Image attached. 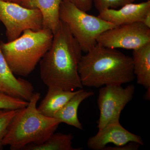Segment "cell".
<instances>
[{"label":"cell","instance_id":"cell-15","mask_svg":"<svg viewBox=\"0 0 150 150\" xmlns=\"http://www.w3.org/2000/svg\"><path fill=\"white\" fill-rule=\"evenodd\" d=\"M132 58L137 83L150 91V43L133 50Z\"/></svg>","mask_w":150,"mask_h":150},{"label":"cell","instance_id":"cell-1","mask_svg":"<svg viewBox=\"0 0 150 150\" xmlns=\"http://www.w3.org/2000/svg\"><path fill=\"white\" fill-rule=\"evenodd\" d=\"M82 51L67 25L60 21L50 48L39 62L40 79L48 88L73 91L83 88L79 73Z\"/></svg>","mask_w":150,"mask_h":150},{"label":"cell","instance_id":"cell-4","mask_svg":"<svg viewBox=\"0 0 150 150\" xmlns=\"http://www.w3.org/2000/svg\"><path fill=\"white\" fill-rule=\"evenodd\" d=\"M53 38L49 29H27L12 41L1 42L0 48L14 74L26 77L50 48Z\"/></svg>","mask_w":150,"mask_h":150},{"label":"cell","instance_id":"cell-2","mask_svg":"<svg viewBox=\"0 0 150 150\" xmlns=\"http://www.w3.org/2000/svg\"><path fill=\"white\" fill-rule=\"evenodd\" d=\"M79 73L83 86L96 88L109 85H122L135 78L132 57L98 43L82 56Z\"/></svg>","mask_w":150,"mask_h":150},{"label":"cell","instance_id":"cell-23","mask_svg":"<svg viewBox=\"0 0 150 150\" xmlns=\"http://www.w3.org/2000/svg\"><path fill=\"white\" fill-rule=\"evenodd\" d=\"M4 1H7L11 2H13L16 3V4H20L22 2L23 0H4Z\"/></svg>","mask_w":150,"mask_h":150},{"label":"cell","instance_id":"cell-16","mask_svg":"<svg viewBox=\"0 0 150 150\" xmlns=\"http://www.w3.org/2000/svg\"><path fill=\"white\" fill-rule=\"evenodd\" d=\"M74 136L72 134H53L45 142L40 144H30L23 150H81L82 148H74L72 146Z\"/></svg>","mask_w":150,"mask_h":150},{"label":"cell","instance_id":"cell-12","mask_svg":"<svg viewBox=\"0 0 150 150\" xmlns=\"http://www.w3.org/2000/svg\"><path fill=\"white\" fill-rule=\"evenodd\" d=\"M62 0H23L21 5L26 8L38 9L43 18V28L54 34L60 22V8Z\"/></svg>","mask_w":150,"mask_h":150},{"label":"cell","instance_id":"cell-8","mask_svg":"<svg viewBox=\"0 0 150 150\" xmlns=\"http://www.w3.org/2000/svg\"><path fill=\"white\" fill-rule=\"evenodd\" d=\"M97 43L107 48L135 50L150 43V28L142 22L119 25L101 33Z\"/></svg>","mask_w":150,"mask_h":150},{"label":"cell","instance_id":"cell-21","mask_svg":"<svg viewBox=\"0 0 150 150\" xmlns=\"http://www.w3.org/2000/svg\"><path fill=\"white\" fill-rule=\"evenodd\" d=\"M141 145L136 142H131L121 146H106L103 150H137Z\"/></svg>","mask_w":150,"mask_h":150},{"label":"cell","instance_id":"cell-10","mask_svg":"<svg viewBox=\"0 0 150 150\" xmlns=\"http://www.w3.org/2000/svg\"><path fill=\"white\" fill-rule=\"evenodd\" d=\"M33 91L31 83L16 77L0 48V92L29 101Z\"/></svg>","mask_w":150,"mask_h":150},{"label":"cell","instance_id":"cell-17","mask_svg":"<svg viewBox=\"0 0 150 150\" xmlns=\"http://www.w3.org/2000/svg\"><path fill=\"white\" fill-rule=\"evenodd\" d=\"M28 101L0 92V110H18L27 106Z\"/></svg>","mask_w":150,"mask_h":150},{"label":"cell","instance_id":"cell-22","mask_svg":"<svg viewBox=\"0 0 150 150\" xmlns=\"http://www.w3.org/2000/svg\"><path fill=\"white\" fill-rule=\"evenodd\" d=\"M142 22L147 27L150 28V11L145 15Z\"/></svg>","mask_w":150,"mask_h":150},{"label":"cell","instance_id":"cell-3","mask_svg":"<svg viewBox=\"0 0 150 150\" xmlns=\"http://www.w3.org/2000/svg\"><path fill=\"white\" fill-rule=\"evenodd\" d=\"M39 93H34L27 106L18 109L8 126L3 146L11 150H23L30 144H40L54 134L62 123L59 119L43 115L38 110Z\"/></svg>","mask_w":150,"mask_h":150},{"label":"cell","instance_id":"cell-6","mask_svg":"<svg viewBox=\"0 0 150 150\" xmlns=\"http://www.w3.org/2000/svg\"><path fill=\"white\" fill-rule=\"evenodd\" d=\"M0 22L5 27L8 41H12L27 29L43 28V18L38 9L26 8L16 3L0 0Z\"/></svg>","mask_w":150,"mask_h":150},{"label":"cell","instance_id":"cell-11","mask_svg":"<svg viewBox=\"0 0 150 150\" xmlns=\"http://www.w3.org/2000/svg\"><path fill=\"white\" fill-rule=\"evenodd\" d=\"M150 11V1L139 4L129 3L121 8H109L99 13L98 17L116 26L142 22L145 15Z\"/></svg>","mask_w":150,"mask_h":150},{"label":"cell","instance_id":"cell-18","mask_svg":"<svg viewBox=\"0 0 150 150\" xmlns=\"http://www.w3.org/2000/svg\"><path fill=\"white\" fill-rule=\"evenodd\" d=\"M18 110H0V150L2 149L4 147L2 144L3 140L9 125Z\"/></svg>","mask_w":150,"mask_h":150},{"label":"cell","instance_id":"cell-24","mask_svg":"<svg viewBox=\"0 0 150 150\" xmlns=\"http://www.w3.org/2000/svg\"><path fill=\"white\" fill-rule=\"evenodd\" d=\"M126 1L128 2V3H132L134 2V1H137V0H126Z\"/></svg>","mask_w":150,"mask_h":150},{"label":"cell","instance_id":"cell-7","mask_svg":"<svg viewBox=\"0 0 150 150\" xmlns=\"http://www.w3.org/2000/svg\"><path fill=\"white\" fill-rule=\"evenodd\" d=\"M135 91L133 84L126 88L118 85H109L100 89L97 100L100 110L98 129L110 122L119 120L121 112L133 99Z\"/></svg>","mask_w":150,"mask_h":150},{"label":"cell","instance_id":"cell-5","mask_svg":"<svg viewBox=\"0 0 150 150\" xmlns=\"http://www.w3.org/2000/svg\"><path fill=\"white\" fill-rule=\"evenodd\" d=\"M59 13L60 20L67 25L84 53H87L97 44V39L101 33L117 26L88 14L65 0L61 3Z\"/></svg>","mask_w":150,"mask_h":150},{"label":"cell","instance_id":"cell-13","mask_svg":"<svg viewBox=\"0 0 150 150\" xmlns=\"http://www.w3.org/2000/svg\"><path fill=\"white\" fill-rule=\"evenodd\" d=\"M79 89L75 91H66L55 87L48 88L46 96L37 107L38 111L47 117H54L59 111Z\"/></svg>","mask_w":150,"mask_h":150},{"label":"cell","instance_id":"cell-9","mask_svg":"<svg viewBox=\"0 0 150 150\" xmlns=\"http://www.w3.org/2000/svg\"><path fill=\"white\" fill-rule=\"evenodd\" d=\"M131 142H136L144 146L142 137L129 132L122 126L118 121L108 123L102 129L88 140L87 145L93 150H103L108 144L121 146Z\"/></svg>","mask_w":150,"mask_h":150},{"label":"cell","instance_id":"cell-20","mask_svg":"<svg viewBox=\"0 0 150 150\" xmlns=\"http://www.w3.org/2000/svg\"><path fill=\"white\" fill-rule=\"evenodd\" d=\"M71 3L81 10L87 12L90 10L93 4V0H65Z\"/></svg>","mask_w":150,"mask_h":150},{"label":"cell","instance_id":"cell-14","mask_svg":"<svg viewBox=\"0 0 150 150\" xmlns=\"http://www.w3.org/2000/svg\"><path fill=\"white\" fill-rule=\"evenodd\" d=\"M92 91L79 89V92L56 112L54 118L59 119L62 123L83 130V127L78 117V110L80 105L85 100L93 95Z\"/></svg>","mask_w":150,"mask_h":150},{"label":"cell","instance_id":"cell-19","mask_svg":"<svg viewBox=\"0 0 150 150\" xmlns=\"http://www.w3.org/2000/svg\"><path fill=\"white\" fill-rule=\"evenodd\" d=\"M96 8L99 13L107 9H116L126 4V0H93Z\"/></svg>","mask_w":150,"mask_h":150}]
</instances>
